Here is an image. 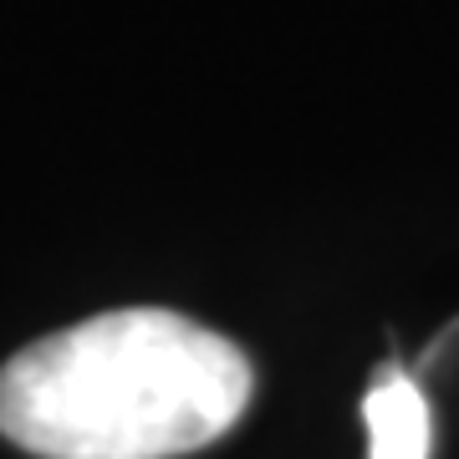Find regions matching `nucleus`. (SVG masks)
<instances>
[{"label": "nucleus", "instance_id": "nucleus-2", "mask_svg": "<svg viewBox=\"0 0 459 459\" xmlns=\"http://www.w3.org/2000/svg\"><path fill=\"white\" fill-rule=\"evenodd\" d=\"M368 424V459H429L434 449V419L429 398L403 368H383L362 398Z\"/></svg>", "mask_w": 459, "mask_h": 459}, {"label": "nucleus", "instance_id": "nucleus-1", "mask_svg": "<svg viewBox=\"0 0 459 459\" xmlns=\"http://www.w3.org/2000/svg\"><path fill=\"white\" fill-rule=\"evenodd\" d=\"M255 368L225 332L123 307L21 347L0 368V434L36 459H179L246 419Z\"/></svg>", "mask_w": 459, "mask_h": 459}]
</instances>
